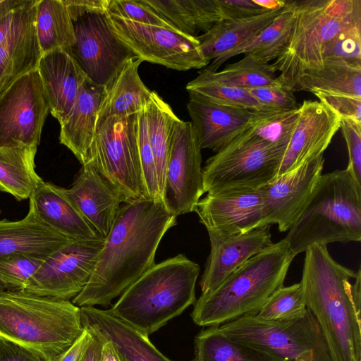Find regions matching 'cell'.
Instances as JSON below:
<instances>
[{
	"label": "cell",
	"mask_w": 361,
	"mask_h": 361,
	"mask_svg": "<svg viewBox=\"0 0 361 361\" xmlns=\"http://www.w3.org/2000/svg\"><path fill=\"white\" fill-rule=\"evenodd\" d=\"M176 219L161 202L146 197L123 202L89 282L72 302L80 307L110 305L155 264L159 245Z\"/></svg>",
	"instance_id": "1"
},
{
	"label": "cell",
	"mask_w": 361,
	"mask_h": 361,
	"mask_svg": "<svg viewBox=\"0 0 361 361\" xmlns=\"http://www.w3.org/2000/svg\"><path fill=\"white\" fill-rule=\"evenodd\" d=\"M305 253L300 283L331 361H361V305L354 300L351 282L357 271L337 262L326 245L313 246Z\"/></svg>",
	"instance_id": "2"
},
{
	"label": "cell",
	"mask_w": 361,
	"mask_h": 361,
	"mask_svg": "<svg viewBox=\"0 0 361 361\" xmlns=\"http://www.w3.org/2000/svg\"><path fill=\"white\" fill-rule=\"evenodd\" d=\"M84 331L80 307L23 290L0 293V338L58 361Z\"/></svg>",
	"instance_id": "3"
},
{
	"label": "cell",
	"mask_w": 361,
	"mask_h": 361,
	"mask_svg": "<svg viewBox=\"0 0 361 361\" xmlns=\"http://www.w3.org/2000/svg\"><path fill=\"white\" fill-rule=\"evenodd\" d=\"M295 257L284 238L272 243L237 268L216 288L201 294L191 313L193 322L201 326H219L257 314L283 286Z\"/></svg>",
	"instance_id": "4"
},
{
	"label": "cell",
	"mask_w": 361,
	"mask_h": 361,
	"mask_svg": "<svg viewBox=\"0 0 361 361\" xmlns=\"http://www.w3.org/2000/svg\"><path fill=\"white\" fill-rule=\"evenodd\" d=\"M200 266L184 254L154 264L130 285L110 312L149 336L196 302Z\"/></svg>",
	"instance_id": "5"
},
{
	"label": "cell",
	"mask_w": 361,
	"mask_h": 361,
	"mask_svg": "<svg viewBox=\"0 0 361 361\" xmlns=\"http://www.w3.org/2000/svg\"><path fill=\"white\" fill-rule=\"evenodd\" d=\"M292 253L361 240V183L347 169L322 174L284 238Z\"/></svg>",
	"instance_id": "6"
},
{
	"label": "cell",
	"mask_w": 361,
	"mask_h": 361,
	"mask_svg": "<svg viewBox=\"0 0 361 361\" xmlns=\"http://www.w3.org/2000/svg\"><path fill=\"white\" fill-rule=\"evenodd\" d=\"M288 41L272 64L278 82L293 92L307 70L323 66V49L339 32L361 20V0L294 1Z\"/></svg>",
	"instance_id": "7"
},
{
	"label": "cell",
	"mask_w": 361,
	"mask_h": 361,
	"mask_svg": "<svg viewBox=\"0 0 361 361\" xmlns=\"http://www.w3.org/2000/svg\"><path fill=\"white\" fill-rule=\"evenodd\" d=\"M290 140L271 142L243 132L202 167L205 192L259 188L277 177Z\"/></svg>",
	"instance_id": "8"
},
{
	"label": "cell",
	"mask_w": 361,
	"mask_h": 361,
	"mask_svg": "<svg viewBox=\"0 0 361 361\" xmlns=\"http://www.w3.org/2000/svg\"><path fill=\"white\" fill-rule=\"evenodd\" d=\"M219 329L229 338L281 361H331L322 331L309 310L304 317L290 320L245 315Z\"/></svg>",
	"instance_id": "9"
},
{
	"label": "cell",
	"mask_w": 361,
	"mask_h": 361,
	"mask_svg": "<svg viewBox=\"0 0 361 361\" xmlns=\"http://www.w3.org/2000/svg\"><path fill=\"white\" fill-rule=\"evenodd\" d=\"M138 114L109 117L96 128L88 163L122 195L124 202L145 197L138 146Z\"/></svg>",
	"instance_id": "10"
},
{
	"label": "cell",
	"mask_w": 361,
	"mask_h": 361,
	"mask_svg": "<svg viewBox=\"0 0 361 361\" xmlns=\"http://www.w3.org/2000/svg\"><path fill=\"white\" fill-rule=\"evenodd\" d=\"M75 43L68 51L92 82L106 87L135 54L112 31L106 12L71 17Z\"/></svg>",
	"instance_id": "11"
},
{
	"label": "cell",
	"mask_w": 361,
	"mask_h": 361,
	"mask_svg": "<svg viewBox=\"0 0 361 361\" xmlns=\"http://www.w3.org/2000/svg\"><path fill=\"white\" fill-rule=\"evenodd\" d=\"M107 16L116 36L142 61L177 71L199 69L209 64L195 37L178 30Z\"/></svg>",
	"instance_id": "12"
},
{
	"label": "cell",
	"mask_w": 361,
	"mask_h": 361,
	"mask_svg": "<svg viewBox=\"0 0 361 361\" xmlns=\"http://www.w3.org/2000/svg\"><path fill=\"white\" fill-rule=\"evenodd\" d=\"M49 111L37 68L20 77L0 96V147L37 149Z\"/></svg>",
	"instance_id": "13"
},
{
	"label": "cell",
	"mask_w": 361,
	"mask_h": 361,
	"mask_svg": "<svg viewBox=\"0 0 361 361\" xmlns=\"http://www.w3.org/2000/svg\"><path fill=\"white\" fill-rule=\"evenodd\" d=\"M104 238L73 240L44 260L23 290L70 300L89 282Z\"/></svg>",
	"instance_id": "14"
},
{
	"label": "cell",
	"mask_w": 361,
	"mask_h": 361,
	"mask_svg": "<svg viewBox=\"0 0 361 361\" xmlns=\"http://www.w3.org/2000/svg\"><path fill=\"white\" fill-rule=\"evenodd\" d=\"M202 148L192 122L175 124L162 190V203L176 216L195 212L204 194Z\"/></svg>",
	"instance_id": "15"
},
{
	"label": "cell",
	"mask_w": 361,
	"mask_h": 361,
	"mask_svg": "<svg viewBox=\"0 0 361 361\" xmlns=\"http://www.w3.org/2000/svg\"><path fill=\"white\" fill-rule=\"evenodd\" d=\"M195 212L207 231L226 236L247 233L261 227L262 187L207 192L198 201Z\"/></svg>",
	"instance_id": "16"
},
{
	"label": "cell",
	"mask_w": 361,
	"mask_h": 361,
	"mask_svg": "<svg viewBox=\"0 0 361 361\" xmlns=\"http://www.w3.org/2000/svg\"><path fill=\"white\" fill-rule=\"evenodd\" d=\"M324 161L321 154L262 186L261 227L277 224L280 232L290 229L322 174Z\"/></svg>",
	"instance_id": "17"
},
{
	"label": "cell",
	"mask_w": 361,
	"mask_h": 361,
	"mask_svg": "<svg viewBox=\"0 0 361 361\" xmlns=\"http://www.w3.org/2000/svg\"><path fill=\"white\" fill-rule=\"evenodd\" d=\"M187 110L202 149L218 152L247 129L281 111L262 112L190 96Z\"/></svg>",
	"instance_id": "18"
},
{
	"label": "cell",
	"mask_w": 361,
	"mask_h": 361,
	"mask_svg": "<svg viewBox=\"0 0 361 361\" xmlns=\"http://www.w3.org/2000/svg\"><path fill=\"white\" fill-rule=\"evenodd\" d=\"M341 118L319 101L304 100L278 175L299 167L321 154L340 129Z\"/></svg>",
	"instance_id": "19"
},
{
	"label": "cell",
	"mask_w": 361,
	"mask_h": 361,
	"mask_svg": "<svg viewBox=\"0 0 361 361\" xmlns=\"http://www.w3.org/2000/svg\"><path fill=\"white\" fill-rule=\"evenodd\" d=\"M207 233L210 252L200 282L202 294L216 288L237 268L273 243L270 226L237 235Z\"/></svg>",
	"instance_id": "20"
},
{
	"label": "cell",
	"mask_w": 361,
	"mask_h": 361,
	"mask_svg": "<svg viewBox=\"0 0 361 361\" xmlns=\"http://www.w3.org/2000/svg\"><path fill=\"white\" fill-rule=\"evenodd\" d=\"M67 195L86 221L104 238L109 233L124 202L122 195L91 163L82 165L75 181L67 189Z\"/></svg>",
	"instance_id": "21"
},
{
	"label": "cell",
	"mask_w": 361,
	"mask_h": 361,
	"mask_svg": "<svg viewBox=\"0 0 361 361\" xmlns=\"http://www.w3.org/2000/svg\"><path fill=\"white\" fill-rule=\"evenodd\" d=\"M49 111L61 124L71 112L87 77L68 51L42 55L37 67Z\"/></svg>",
	"instance_id": "22"
},
{
	"label": "cell",
	"mask_w": 361,
	"mask_h": 361,
	"mask_svg": "<svg viewBox=\"0 0 361 361\" xmlns=\"http://www.w3.org/2000/svg\"><path fill=\"white\" fill-rule=\"evenodd\" d=\"M72 240L44 224L30 205L23 219L0 221V260L17 255L44 260Z\"/></svg>",
	"instance_id": "23"
},
{
	"label": "cell",
	"mask_w": 361,
	"mask_h": 361,
	"mask_svg": "<svg viewBox=\"0 0 361 361\" xmlns=\"http://www.w3.org/2000/svg\"><path fill=\"white\" fill-rule=\"evenodd\" d=\"M37 2L32 0L27 6L8 37L0 44V96L38 67L42 54L35 30Z\"/></svg>",
	"instance_id": "24"
},
{
	"label": "cell",
	"mask_w": 361,
	"mask_h": 361,
	"mask_svg": "<svg viewBox=\"0 0 361 361\" xmlns=\"http://www.w3.org/2000/svg\"><path fill=\"white\" fill-rule=\"evenodd\" d=\"M29 200L39 219L59 234L73 240L104 238L70 200L67 189L43 181Z\"/></svg>",
	"instance_id": "25"
},
{
	"label": "cell",
	"mask_w": 361,
	"mask_h": 361,
	"mask_svg": "<svg viewBox=\"0 0 361 361\" xmlns=\"http://www.w3.org/2000/svg\"><path fill=\"white\" fill-rule=\"evenodd\" d=\"M83 328L95 330L111 341L124 361H172L150 341L149 336L114 315L109 310L80 307Z\"/></svg>",
	"instance_id": "26"
},
{
	"label": "cell",
	"mask_w": 361,
	"mask_h": 361,
	"mask_svg": "<svg viewBox=\"0 0 361 361\" xmlns=\"http://www.w3.org/2000/svg\"><path fill=\"white\" fill-rule=\"evenodd\" d=\"M104 94L105 87L97 85L87 78L71 112L60 124V142L73 152L82 165L88 163Z\"/></svg>",
	"instance_id": "27"
},
{
	"label": "cell",
	"mask_w": 361,
	"mask_h": 361,
	"mask_svg": "<svg viewBox=\"0 0 361 361\" xmlns=\"http://www.w3.org/2000/svg\"><path fill=\"white\" fill-rule=\"evenodd\" d=\"M142 60L128 62L105 87L97 126L109 117H126L139 113L147 105L152 91L142 81L138 68Z\"/></svg>",
	"instance_id": "28"
},
{
	"label": "cell",
	"mask_w": 361,
	"mask_h": 361,
	"mask_svg": "<svg viewBox=\"0 0 361 361\" xmlns=\"http://www.w3.org/2000/svg\"><path fill=\"white\" fill-rule=\"evenodd\" d=\"M283 8L244 18L219 21L208 31L196 37L203 56L210 62L250 40L269 25Z\"/></svg>",
	"instance_id": "29"
},
{
	"label": "cell",
	"mask_w": 361,
	"mask_h": 361,
	"mask_svg": "<svg viewBox=\"0 0 361 361\" xmlns=\"http://www.w3.org/2000/svg\"><path fill=\"white\" fill-rule=\"evenodd\" d=\"M301 90L361 98V62L324 59L321 68L307 70L301 75L295 92Z\"/></svg>",
	"instance_id": "30"
},
{
	"label": "cell",
	"mask_w": 361,
	"mask_h": 361,
	"mask_svg": "<svg viewBox=\"0 0 361 361\" xmlns=\"http://www.w3.org/2000/svg\"><path fill=\"white\" fill-rule=\"evenodd\" d=\"M295 20L293 0H286L281 13L258 35L212 61L207 71L216 72L231 58L250 55L263 63L275 60L286 45Z\"/></svg>",
	"instance_id": "31"
},
{
	"label": "cell",
	"mask_w": 361,
	"mask_h": 361,
	"mask_svg": "<svg viewBox=\"0 0 361 361\" xmlns=\"http://www.w3.org/2000/svg\"><path fill=\"white\" fill-rule=\"evenodd\" d=\"M180 32L196 37L224 20L219 0H143Z\"/></svg>",
	"instance_id": "32"
},
{
	"label": "cell",
	"mask_w": 361,
	"mask_h": 361,
	"mask_svg": "<svg viewBox=\"0 0 361 361\" xmlns=\"http://www.w3.org/2000/svg\"><path fill=\"white\" fill-rule=\"evenodd\" d=\"M36 148L0 147V191L17 200L30 198L43 180L35 171Z\"/></svg>",
	"instance_id": "33"
},
{
	"label": "cell",
	"mask_w": 361,
	"mask_h": 361,
	"mask_svg": "<svg viewBox=\"0 0 361 361\" xmlns=\"http://www.w3.org/2000/svg\"><path fill=\"white\" fill-rule=\"evenodd\" d=\"M144 110L148 139L154 155L162 195L174 127L180 118L174 114L170 105L154 91H152Z\"/></svg>",
	"instance_id": "34"
},
{
	"label": "cell",
	"mask_w": 361,
	"mask_h": 361,
	"mask_svg": "<svg viewBox=\"0 0 361 361\" xmlns=\"http://www.w3.org/2000/svg\"><path fill=\"white\" fill-rule=\"evenodd\" d=\"M35 30L42 55L71 49L75 43V33L64 0H37Z\"/></svg>",
	"instance_id": "35"
},
{
	"label": "cell",
	"mask_w": 361,
	"mask_h": 361,
	"mask_svg": "<svg viewBox=\"0 0 361 361\" xmlns=\"http://www.w3.org/2000/svg\"><path fill=\"white\" fill-rule=\"evenodd\" d=\"M192 361H281L262 350L235 341L219 326L200 331L195 337Z\"/></svg>",
	"instance_id": "36"
},
{
	"label": "cell",
	"mask_w": 361,
	"mask_h": 361,
	"mask_svg": "<svg viewBox=\"0 0 361 361\" xmlns=\"http://www.w3.org/2000/svg\"><path fill=\"white\" fill-rule=\"evenodd\" d=\"M276 71L269 63H263L250 55L226 65L220 71L210 72L203 68L199 77L216 83L244 89L280 84Z\"/></svg>",
	"instance_id": "37"
},
{
	"label": "cell",
	"mask_w": 361,
	"mask_h": 361,
	"mask_svg": "<svg viewBox=\"0 0 361 361\" xmlns=\"http://www.w3.org/2000/svg\"><path fill=\"white\" fill-rule=\"evenodd\" d=\"M185 88L190 96L197 97L216 104L262 112L276 111L259 104L247 89L211 82L199 76L189 82Z\"/></svg>",
	"instance_id": "38"
},
{
	"label": "cell",
	"mask_w": 361,
	"mask_h": 361,
	"mask_svg": "<svg viewBox=\"0 0 361 361\" xmlns=\"http://www.w3.org/2000/svg\"><path fill=\"white\" fill-rule=\"evenodd\" d=\"M307 310L299 282L276 290L256 315L269 321L290 320L304 317Z\"/></svg>",
	"instance_id": "39"
},
{
	"label": "cell",
	"mask_w": 361,
	"mask_h": 361,
	"mask_svg": "<svg viewBox=\"0 0 361 361\" xmlns=\"http://www.w3.org/2000/svg\"><path fill=\"white\" fill-rule=\"evenodd\" d=\"M138 146L145 197L162 202L154 158L148 139L144 109L138 114Z\"/></svg>",
	"instance_id": "40"
},
{
	"label": "cell",
	"mask_w": 361,
	"mask_h": 361,
	"mask_svg": "<svg viewBox=\"0 0 361 361\" xmlns=\"http://www.w3.org/2000/svg\"><path fill=\"white\" fill-rule=\"evenodd\" d=\"M107 13L140 24L178 30L163 16L145 4L143 0H109Z\"/></svg>",
	"instance_id": "41"
},
{
	"label": "cell",
	"mask_w": 361,
	"mask_h": 361,
	"mask_svg": "<svg viewBox=\"0 0 361 361\" xmlns=\"http://www.w3.org/2000/svg\"><path fill=\"white\" fill-rule=\"evenodd\" d=\"M322 56L323 61L336 58L361 62V20L348 26L328 42Z\"/></svg>",
	"instance_id": "42"
},
{
	"label": "cell",
	"mask_w": 361,
	"mask_h": 361,
	"mask_svg": "<svg viewBox=\"0 0 361 361\" xmlns=\"http://www.w3.org/2000/svg\"><path fill=\"white\" fill-rule=\"evenodd\" d=\"M299 115L300 106L293 110L281 111L253 126L250 130L260 138L271 142L290 140L297 126Z\"/></svg>",
	"instance_id": "43"
},
{
	"label": "cell",
	"mask_w": 361,
	"mask_h": 361,
	"mask_svg": "<svg viewBox=\"0 0 361 361\" xmlns=\"http://www.w3.org/2000/svg\"><path fill=\"white\" fill-rule=\"evenodd\" d=\"M44 260L17 255L0 260V276L18 290H23Z\"/></svg>",
	"instance_id": "44"
},
{
	"label": "cell",
	"mask_w": 361,
	"mask_h": 361,
	"mask_svg": "<svg viewBox=\"0 0 361 361\" xmlns=\"http://www.w3.org/2000/svg\"><path fill=\"white\" fill-rule=\"evenodd\" d=\"M247 90L259 104L273 111H286L299 107L294 92L281 84Z\"/></svg>",
	"instance_id": "45"
},
{
	"label": "cell",
	"mask_w": 361,
	"mask_h": 361,
	"mask_svg": "<svg viewBox=\"0 0 361 361\" xmlns=\"http://www.w3.org/2000/svg\"><path fill=\"white\" fill-rule=\"evenodd\" d=\"M340 128L348 153L346 169L361 183V123L350 118H341Z\"/></svg>",
	"instance_id": "46"
},
{
	"label": "cell",
	"mask_w": 361,
	"mask_h": 361,
	"mask_svg": "<svg viewBox=\"0 0 361 361\" xmlns=\"http://www.w3.org/2000/svg\"><path fill=\"white\" fill-rule=\"evenodd\" d=\"M314 94L341 118H350L361 123V98L322 92Z\"/></svg>",
	"instance_id": "47"
},
{
	"label": "cell",
	"mask_w": 361,
	"mask_h": 361,
	"mask_svg": "<svg viewBox=\"0 0 361 361\" xmlns=\"http://www.w3.org/2000/svg\"><path fill=\"white\" fill-rule=\"evenodd\" d=\"M224 19L244 18L267 11L255 0H219Z\"/></svg>",
	"instance_id": "48"
},
{
	"label": "cell",
	"mask_w": 361,
	"mask_h": 361,
	"mask_svg": "<svg viewBox=\"0 0 361 361\" xmlns=\"http://www.w3.org/2000/svg\"><path fill=\"white\" fill-rule=\"evenodd\" d=\"M0 361H44L26 349L0 338Z\"/></svg>",
	"instance_id": "49"
},
{
	"label": "cell",
	"mask_w": 361,
	"mask_h": 361,
	"mask_svg": "<svg viewBox=\"0 0 361 361\" xmlns=\"http://www.w3.org/2000/svg\"><path fill=\"white\" fill-rule=\"evenodd\" d=\"M71 17L86 12H106L109 0H64Z\"/></svg>",
	"instance_id": "50"
},
{
	"label": "cell",
	"mask_w": 361,
	"mask_h": 361,
	"mask_svg": "<svg viewBox=\"0 0 361 361\" xmlns=\"http://www.w3.org/2000/svg\"><path fill=\"white\" fill-rule=\"evenodd\" d=\"M92 339L89 330L84 329L82 335L78 340L61 356L58 361H80L87 345Z\"/></svg>",
	"instance_id": "51"
},
{
	"label": "cell",
	"mask_w": 361,
	"mask_h": 361,
	"mask_svg": "<svg viewBox=\"0 0 361 361\" xmlns=\"http://www.w3.org/2000/svg\"><path fill=\"white\" fill-rule=\"evenodd\" d=\"M32 1L30 0L25 6L0 17V44L8 37L16 23L21 18L25 8Z\"/></svg>",
	"instance_id": "52"
},
{
	"label": "cell",
	"mask_w": 361,
	"mask_h": 361,
	"mask_svg": "<svg viewBox=\"0 0 361 361\" xmlns=\"http://www.w3.org/2000/svg\"><path fill=\"white\" fill-rule=\"evenodd\" d=\"M90 331L92 339L84 352L80 361H102V348L103 338L96 331L89 328H84Z\"/></svg>",
	"instance_id": "53"
},
{
	"label": "cell",
	"mask_w": 361,
	"mask_h": 361,
	"mask_svg": "<svg viewBox=\"0 0 361 361\" xmlns=\"http://www.w3.org/2000/svg\"><path fill=\"white\" fill-rule=\"evenodd\" d=\"M102 338L104 342L102 348V361H124L113 343L103 337Z\"/></svg>",
	"instance_id": "54"
},
{
	"label": "cell",
	"mask_w": 361,
	"mask_h": 361,
	"mask_svg": "<svg viewBox=\"0 0 361 361\" xmlns=\"http://www.w3.org/2000/svg\"><path fill=\"white\" fill-rule=\"evenodd\" d=\"M30 1V0H0V17L25 6Z\"/></svg>",
	"instance_id": "55"
},
{
	"label": "cell",
	"mask_w": 361,
	"mask_h": 361,
	"mask_svg": "<svg viewBox=\"0 0 361 361\" xmlns=\"http://www.w3.org/2000/svg\"><path fill=\"white\" fill-rule=\"evenodd\" d=\"M18 290L6 281H5L2 277L0 276V293L7 290Z\"/></svg>",
	"instance_id": "56"
},
{
	"label": "cell",
	"mask_w": 361,
	"mask_h": 361,
	"mask_svg": "<svg viewBox=\"0 0 361 361\" xmlns=\"http://www.w3.org/2000/svg\"><path fill=\"white\" fill-rule=\"evenodd\" d=\"M1 209H0V214H1Z\"/></svg>",
	"instance_id": "57"
}]
</instances>
